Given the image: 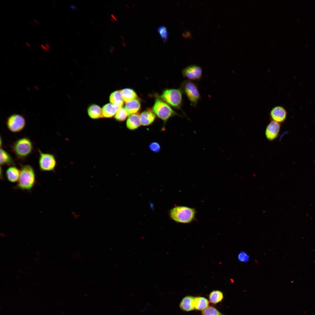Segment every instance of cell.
<instances>
[{
    "instance_id": "obj_6",
    "label": "cell",
    "mask_w": 315,
    "mask_h": 315,
    "mask_svg": "<svg viewBox=\"0 0 315 315\" xmlns=\"http://www.w3.org/2000/svg\"><path fill=\"white\" fill-rule=\"evenodd\" d=\"M180 89L187 97L191 104L195 106L200 98L197 84L191 80H186L182 82Z\"/></svg>"
},
{
    "instance_id": "obj_3",
    "label": "cell",
    "mask_w": 315,
    "mask_h": 315,
    "mask_svg": "<svg viewBox=\"0 0 315 315\" xmlns=\"http://www.w3.org/2000/svg\"><path fill=\"white\" fill-rule=\"evenodd\" d=\"M152 109L155 114L164 123L172 117L176 115L180 116L168 104L159 98L155 100Z\"/></svg>"
},
{
    "instance_id": "obj_22",
    "label": "cell",
    "mask_w": 315,
    "mask_h": 315,
    "mask_svg": "<svg viewBox=\"0 0 315 315\" xmlns=\"http://www.w3.org/2000/svg\"><path fill=\"white\" fill-rule=\"evenodd\" d=\"M195 309L197 310H203L209 307V302L206 298L200 297L195 298Z\"/></svg>"
},
{
    "instance_id": "obj_30",
    "label": "cell",
    "mask_w": 315,
    "mask_h": 315,
    "mask_svg": "<svg viewBox=\"0 0 315 315\" xmlns=\"http://www.w3.org/2000/svg\"><path fill=\"white\" fill-rule=\"evenodd\" d=\"M69 7L73 9H77V7L75 5H69Z\"/></svg>"
},
{
    "instance_id": "obj_10",
    "label": "cell",
    "mask_w": 315,
    "mask_h": 315,
    "mask_svg": "<svg viewBox=\"0 0 315 315\" xmlns=\"http://www.w3.org/2000/svg\"><path fill=\"white\" fill-rule=\"evenodd\" d=\"M281 129L280 123L271 120L267 126L265 134L267 139L273 141L278 136Z\"/></svg>"
},
{
    "instance_id": "obj_12",
    "label": "cell",
    "mask_w": 315,
    "mask_h": 315,
    "mask_svg": "<svg viewBox=\"0 0 315 315\" xmlns=\"http://www.w3.org/2000/svg\"><path fill=\"white\" fill-rule=\"evenodd\" d=\"M139 117L141 125L147 126L154 122L155 119V115L153 111L147 109L142 112Z\"/></svg>"
},
{
    "instance_id": "obj_26",
    "label": "cell",
    "mask_w": 315,
    "mask_h": 315,
    "mask_svg": "<svg viewBox=\"0 0 315 315\" xmlns=\"http://www.w3.org/2000/svg\"><path fill=\"white\" fill-rule=\"evenodd\" d=\"M202 315H224L215 308L211 307H208L203 310L202 312Z\"/></svg>"
},
{
    "instance_id": "obj_39",
    "label": "cell",
    "mask_w": 315,
    "mask_h": 315,
    "mask_svg": "<svg viewBox=\"0 0 315 315\" xmlns=\"http://www.w3.org/2000/svg\"><path fill=\"white\" fill-rule=\"evenodd\" d=\"M6 269H8V270H10V268L9 267H7L6 268Z\"/></svg>"
},
{
    "instance_id": "obj_15",
    "label": "cell",
    "mask_w": 315,
    "mask_h": 315,
    "mask_svg": "<svg viewBox=\"0 0 315 315\" xmlns=\"http://www.w3.org/2000/svg\"><path fill=\"white\" fill-rule=\"evenodd\" d=\"M141 125L139 115L137 113L130 115L126 121L127 127L130 130H134L138 128Z\"/></svg>"
},
{
    "instance_id": "obj_18",
    "label": "cell",
    "mask_w": 315,
    "mask_h": 315,
    "mask_svg": "<svg viewBox=\"0 0 315 315\" xmlns=\"http://www.w3.org/2000/svg\"><path fill=\"white\" fill-rule=\"evenodd\" d=\"M111 103L119 108L122 107L124 104V100L120 91L117 90L113 92L109 97Z\"/></svg>"
},
{
    "instance_id": "obj_34",
    "label": "cell",
    "mask_w": 315,
    "mask_h": 315,
    "mask_svg": "<svg viewBox=\"0 0 315 315\" xmlns=\"http://www.w3.org/2000/svg\"><path fill=\"white\" fill-rule=\"evenodd\" d=\"M1 235L2 237H5V235L3 234H1Z\"/></svg>"
},
{
    "instance_id": "obj_37",
    "label": "cell",
    "mask_w": 315,
    "mask_h": 315,
    "mask_svg": "<svg viewBox=\"0 0 315 315\" xmlns=\"http://www.w3.org/2000/svg\"><path fill=\"white\" fill-rule=\"evenodd\" d=\"M49 263H50V264H53V263L52 262H49Z\"/></svg>"
},
{
    "instance_id": "obj_36",
    "label": "cell",
    "mask_w": 315,
    "mask_h": 315,
    "mask_svg": "<svg viewBox=\"0 0 315 315\" xmlns=\"http://www.w3.org/2000/svg\"><path fill=\"white\" fill-rule=\"evenodd\" d=\"M34 259L36 261H38L39 260L37 258H35Z\"/></svg>"
},
{
    "instance_id": "obj_16",
    "label": "cell",
    "mask_w": 315,
    "mask_h": 315,
    "mask_svg": "<svg viewBox=\"0 0 315 315\" xmlns=\"http://www.w3.org/2000/svg\"><path fill=\"white\" fill-rule=\"evenodd\" d=\"M125 108L129 114L137 113L140 110L141 103L138 99L126 102Z\"/></svg>"
},
{
    "instance_id": "obj_24",
    "label": "cell",
    "mask_w": 315,
    "mask_h": 315,
    "mask_svg": "<svg viewBox=\"0 0 315 315\" xmlns=\"http://www.w3.org/2000/svg\"><path fill=\"white\" fill-rule=\"evenodd\" d=\"M129 114L125 108L121 107L118 109L115 116V118L118 121H123L128 117Z\"/></svg>"
},
{
    "instance_id": "obj_7",
    "label": "cell",
    "mask_w": 315,
    "mask_h": 315,
    "mask_svg": "<svg viewBox=\"0 0 315 315\" xmlns=\"http://www.w3.org/2000/svg\"><path fill=\"white\" fill-rule=\"evenodd\" d=\"M8 130L13 132H19L23 130L26 125L25 119L23 116L14 114L9 116L6 121Z\"/></svg>"
},
{
    "instance_id": "obj_17",
    "label": "cell",
    "mask_w": 315,
    "mask_h": 315,
    "mask_svg": "<svg viewBox=\"0 0 315 315\" xmlns=\"http://www.w3.org/2000/svg\"><path fill=\"white\" fill-rule=\"evenodd\" d=\"M119 108L110 103L105 105L102 109V114L103 117L110 118L115 115Z\"/></svg>"
},
{
    "instance_id": "obj_25",
    "label": "cell",
    "mask_w": 315,
    "mask_h": 315,
    "mask_svg": "<svg viewBox=\"0 0 315 315\" xmlns=\"http://www.w3.org/2000/svg\"><path fill=\"white\" fill-rule=\"evenodd\" d=\"M157 32L164 42H165L168 37V32L166 27L162 25L157 29Z\"/></svg>"
},
{
    "instance_id": "obj_2",
    "label": "cell",
    "mask_w": 315,
    "mask_h": 315,
    "mask_svg": "<svg viewBox=\"0 0 315 315\" xmlns=\"http://www.w3.org/2000/svg\"><path fill=\"white\" fill-rule=\"evenodd\" d=\"M171 218L175 221L182 223H189L193 221L196 214L194 208L178 206L172 208L169 212Z\"/></svg>"
},
{
    "instance_id": "obj_32",
    "label": "cell",
    "mask_w": 315,
    "mask_h": 315,
    "mask_svg": "<svg viewBox=\"0 0 315 315\" xmlns=\"http://www.w3.org/2000/svg\"><path fill=\"white\" fill-rule=\"evenodd\" d=\"M36 255L38 257L40 256V253L38 252H36Z\"/></svg>"
},
{
    "instance_id": "obj_20",
    "label": "cell",
    "mask_w": 315,
    "mask_h": 315,
    "mask_svg": "<svg viewBox=\"0 0 315 315\" xmlns=\"http://www.w3.org/2000/svg\"><path fill=\"white\" fill-rule=\"evenodd\" d=\"M120 91L123 100L125 102L137 98V95L135 92L132 89L126 88Z\"/></svg>"
},
{
    "instance_id": "obj_40",
    "label": "cell",
    "mask_w": 315,
    "mask_h": 315,
    "mask_svg": "<svg viewBox=\"0 0 315 315\" xmlns=\"http://www.w3.org/2000/svg\"><path fill=\"white\" fill-rule=\"evenodd\" d=\"M27 268H28V269H31V267H27Z\"/></svg>"
},
{
    "instance_id": "obj_19",
    "label": "cell",
    "mask_w": 315,
    "mask_h": 315,
    "mask_svg": "<svg viewBox=\"0 0 315 315\" xmlns=\"http://www.w3.org/2000/svg\"><path fill=\"white\" fill-rule=\"evenodd\" d=\"M88 113L89 116L92 119H97L103 117L102 109L96 104L90 105L88 109Z\"/></svg>"
},
{
    "instance_id": "obj_38",
    "label": "cell",
    "mask_w": 315,
    "mask_h": 315,
    "mask_svg": "<svg viewBox=\"0 0 315 315\" xmlns=\"http://www.w3.org/2000/svg\"><path fill=\"white\" fill-rule=\"evenodd\" d=\"M16 277L17 278H19V279L20 278V276H17Z\"/></svg>"
},
{
    "instance_id": "obj_41",
    "label": "cell",
    "mask_w": 315,
    "mask_h": 315,
    "mask_svg": "<svg viewBox=\"0 0 315 315\" xmlns=\"http://www.w3.org/2000/svg\"><path fill=\"white\" fill-rule=\"evenodd\" d=\"M27 273H28V274H31V273H30V272H27Z\"/></svg>"
},
{
    "instance_id": "obj_4",
    "label": "cell",
    "mask_w": 315,
    "mask_h": 315,
    "mask_svg": "<svg viewBox=\"0 0 315 315\" xmlns=\"http://www.w3.org/2000/svg\"><path fill=\"white\" fill-rule=\"evenodd\" d=\"M33 148L32 141L27 137L18 139L12 146V150L16 157L21 159L27 157L32 152Z\"/></svg>"
},
{
    "instance_id": "obj_11",
    "label": "cell",
    "mask_w": 315,
    "mask_h": 315,
    "mask_svg": "<svg viewBox=\"0 0 315 315\" xmlns=\"http://www.w3.org/2000/svg\"><path fill=\"white\" fill-rule=\"evenodd\" d=\"M270 115L271 120L280 124L286 120L287 112L284 107L281 106H277L271 109L270 113Z\"/></svg>"
},
{
    "instance_id": "obj_8",
    "label": "cell",
    "mask_w": 315,
    "mask_h": 315,
    "mask_svg": "<svg viewBox=\"0 0 315 315\" xmlns=\"http://www.w3.org/2000/svg\"><path fill=\"white\" fill-rule=\"evenodd\" d=\"M39 164L40 170L43 171H50L55 169L56 162L55 158L52 154L40 152Z\"/></svg>"
},
{
    "instance_id": "obj_31",
    "label": "cell",
    "mask_w": 315,
    "mask_h": 315,
    "mask_svg": "<svg viewBox=\"0 0 315 315\" xmlns=\"http://www.w3.org/2000/svg\"><path fill=\"white\" fill-rule=\"evenodd\" d=\"M26 44L27 46L29 48H30V45L29 44V43H28L26 42Z\"/></svg>"
},
{
    "instance_id": "obj_23",
    "label": "cell",
    "mask_w": 315,
    "mask_h": 315,
    "mask_svg": "<svg viewBox=\"0 0 315 315\" xmlns=\"http://www.w3.org/2000/svg\"><path fill=\"white\" fill-rule=\"evenodd\" d=\"M209 296L210 302L214 304L221 302L223 298V293L218 290H214L211 292Z\"/></svg>"
},
{
    "instance_id": "obj_9",
    "label": "cell",
    "mask_w": 315,
    "mask_h": 315,
    "mask_svg": "<svg viewBox=\"0 0 315 315\" xmlns=\"http://www.w3.org/2000/svg\"><path fill=\"white\" fill-rule=\"evenodd\" d=\"M202 68L196 65L188 66L184 69L182 74L184 77L190 80H200L202 76Z\"/></svg>"
},
{
    "instance_id": "obj_33",
    "label": "cell",
    "mask_w": 315,
    "mask_h": 315,
    "mask_svg": "<svg viewBox=\"0 0 315 315\" xmlns=\"http://www.w3.org/2000/svg\"><path fill=\"white\" fill-rule=\"evenodd\" d=\"M34 21L37 24H38L39 23L36 20H34Z\"/></svg>"
},
{
    "instance_id": "obj_21",
    "label": "cell",
    "mask_w": 315,
    "mask_h": 315,
    "mask_svg": "<svg viewBox=\"0 0 315 315\" xmlns=\"http://www.w3.org/2000/svg\"><path fill=\"white\" fill-rule=\"evenodd\" d=\"M0 163L1 165H2L5 164L12 165L14 164L13 160L9 154L1 148L0 149Z\"/></svg>"
},
{
    "instance_id": "obj_29",
    "label": "cell",
    "mask_w": 315,
    "mask_h": 315,
    "mask_svg": "<svg viewBox=\"0 0 315 315\" xmlns=\"http://www.w3.org/2000/svg\"><path fill=\"white\" fill-rule=\"evenodd\" d=\"M41 47L45 51L48 52L49 51L50 46L48 42H47L46 44V45L44 46L43 45H41Z\"/></svg>"
},
{
    "instance_id": "obj_1",
    "label": "cell",
    "mask_w": 315,
    "mask_h": 315,
    "mask_svg": "<svg viewBox=\"0 0 315 315\" xmlns=\"http://www.w3.org/2000/svg\"><path fill=\"white\" fill-rule=\"evenodd\" d=\"M19 179L16 188L22 190L30 191L36 183V176L33 168L29 165L22 166Z\"/></svg>"
},
{
    "instance_id": "obj_27",
    "label": "cell",
    "mask_w": 315,
    "mask_h": 315,
    "mask_svg": "<svg viewBox=\"0 0 315 315\" xmlns=\"http://www.w3.org/2000/svg\"><path fill=\"white\" fill-rule=\"evenodd\" d=\"M238 258L239 261L246 262L249 260L250 258L249 255L246 252L242 251L238 254Z\"/></svg>"
},
{
    "instance_id": "obj_13",
    "label": "cell",
    "mask_w": 315,
    "mask_h": 315,
    "mask_svg": "<svg viewBox=\"0 0 315 315\" xmlns=\"http://www.w3.org/2000/svg\"><path fill=\"white\" fill-rule=\"evenodd\" d=\"M195 298L190 296L185 297L181 300L180 304V308L183 310L190 311L195 309Z\"/></svg>"
},
{
    "instance_id": "obj_5",
    "label": "cell",
    "mask_w": 315,
    "mask_h": 315,
    "mask_svg": "<svg viewBox=\"0 0 315 315\" xmlns=\"http://www.w3.org/2000/svg\"><path fill=\"white\" fill-rule=\"evenodd\" d=\"M182 93L180 89H166L163 92L160 97L169 105L181 109L183 101Z\"/></svg>"
},
{
    "instance_id": "obj_14",
    "label": "cell",
    "mask_w": 315,
    "mask_h": 315,
    "mask_svg": "<svg viewBox=\"0 0 315 315\" xmlns=\"http://www.w3.org/2000/svg\"><path fill=\"white\" fill-rule=\"evenodd\" d=\"M20 173V170L16 167L12 166L8 167L6 172L7 180L11 183L18 181Z\"/></svg>"
},
{
    "instance_id": "obj_28",
    "label": "cell",
    "mask_w": 315,
    "mask_h": 315,
    "mask_svg": "<svg viewBox=\"0 0 315 315\" xmlns=\"http://www.w3.org/2000/svg\"><path fill=\"white\" fill-rule=\"evenodd\" d=\"M149 147L151 151L155 153L158 152L160 150V146L159 144L157 142L151 143L149 145Z\"/></svg>"
},
{
    "instance_id": "obj_35",
    "label": "cell",
    "mask_w": 315,
    "mask_h": 315,
    "mask_svg": "<svg viewBox=\"0 0 315 315\" xmlns=\"http://www.w3.org/2000/svg\"><path fill=\"white\" fill-rule=\"evenodd\" d=\"M17 271H18V272H21V273H24V272H23V271H22L20 270H17Z\"/></svg>"
}]
</instances>
